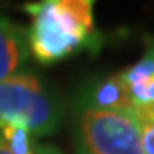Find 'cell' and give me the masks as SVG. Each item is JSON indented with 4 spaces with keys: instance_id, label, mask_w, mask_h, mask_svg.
I'll return each mask as SVG.
<instances>
[{
    "instance_id": "1",
    "label": "cell",
    "mask_w": 154,
    "mask_h": 154,
    "mask_svg": "<svg viewBox=\"0 0 154 154\" xmlns=\"http://www.w3.org/2000/svg\"><path fill=\"white\" fill-rule=\"evenodd\" d=\"M98 0H36L24 4L31 16L28 29L29 53L39 63H55L79 51L99 48L94 26Z\"/></svg>"
},
{
    "instance_id": "2",
    "label": "cell",
    "mask_w": 154,
    "mask_h": 154,
    "mask_svg": "<svg viewBox=\"0 0 154 154\" xmlns=\"http://www.w3.org/2000/svg\"><path fill=\"white\" fill-rule=\"evenodd\" d=\"M63 115L62 99L38 75L21 72L0 81V125L16 123L45 137L60 127Z\"/></svg>"
},
{
    "instance_id": "3",
    "label": "cell",
    "mask_w": 154,
    "mask_h": 154,
    "mask_svg": "<svg viewBox=\"0 0 154 154\" xmlns=\"http://www.w3.org/2000/svg\"><path fill=\"white\" fill-rule=\"evenodd\" d=\"M77 154H144L130 111H103L77 106Z\"/></svg>"
},
{
    "instance_id": "4",
    "label": "cell",
    "mask_w": 154,
    "mask_h": 154,
    "mask_svg": "<svg viewBox=\"0 0 154 154\" xmlns=\"http://www.w3.org/2000/svg\"><path fill=\"white\" fill-rule=\"evenodd\" d=\"M81 108L103 111H130L134 110V103L128 93L122 74H110L99 77L84 88L81 98L77 101Z\"/></svg>"
},
{
    "instance_id": "5",
    "label": "cell",
    "mask_w": 154,
    "mask_h": 154,
    "mask_svg": "<svg viewBox=\"0 0 154 154\" xmlns=\"http://www.w3.org/2000/svg\"><path fill=\"white\" fill-rule=\"evenodd\" d=\"M28 58V29L0 16V81L21 74Z\"/></svg>"
},
{
    "instance_id": "6",
    "label": "cell",
    "mask_w": 154,
    "mask_h": 154,
    "mask_svg": "<svg viewBox=\"0 0 154 154\" xmlns=\"http://www.w3.org/2000/svg\"><path fill=\"white\" fill-rule=\"evenodd\" d=\"M134 106L154 105V39H151L146 51L134 65L122 70Z\"/></svg>"
},
{
    "instance_id": "7",
    "label": "cell",
    "mask_w": 154,
    "mask_h": 154,
    "mask_svg": "<svg viewBox=\"0 0 154 154\" xmlns=\"http://www.w3.org/2000/svg\"><path fill=\"white\" fill-rule=\"evenodd\" d=\"M134 118L139 128L144 154H154V105L134 106Z\"/></svg>"
},
{
    "instance_id": "8",
    "label": "cell",
    "mask_w": 154,
    "mask_h": 154,
    "mask_svg": "<svg viewBox=\"0 0 154 154\" xmlns=\"http://www.w3.org/2000/svg\"><path fill=\"white\" fill-rule=\"evenodd\" d=\"M0 154H12V151L7 147V144L4 142V139L0 137Z\"/></svg>"
}]
</instances>
